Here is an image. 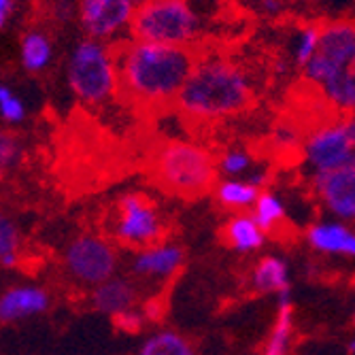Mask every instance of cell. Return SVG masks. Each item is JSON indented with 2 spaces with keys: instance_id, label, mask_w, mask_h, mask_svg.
Wrapping results in <instances>:
<instances>
[{
  "instance_id": "1",
  "label": "cell",
  "mask_w": 355,
  "mask_h": 355,
  "mask_svg": "<svg viewBox=\"0 0 355 355\" xmlns=\"http://www.w3.org/2000/svg\"><path fill=\"white\" fill-rule=\"evenodd\" d=\"M196 64L191 47L132 39L117 49L119 89L143 105L175 103Z\"/></svg>"
},
{
  "instance_id": "2",
  "label": "cell",
  "mask_w": 355,
  "mask_h": 355,
  "mask_svg": "<svg viewBox=\"0 0 355 355\" xmlns=\"http://www.w3.org/2000/svg\"><path fill=\"white\" fill-rule=\"evenodd\" d=\"M253 101V81L241 64L213 55L198 60L177 96V107L191 119L217 121L243 113Z\"/></svg>"
},
{
  "instance_id": "3",
  "label": "cell",
  "mask_w": 355,
  "mask_h": 355,
  "mask_svg": "<svg viewBox=\"0 0 355 355\" xmlns=\"http://www.w3.org/2000/svg\"><path fill=\"white\" fill-rule=\"evenodd\" d=\"M304 83L330 109L355 111V21L338 19L321 26L319 45L302 69Z\"/></svg>"
},
{
  "instance_id": "4",
  "label": "cell",
  "mask_w": 355,
  "mask_h": 355,
  "mask_svg": "<svg viewBox=\"0 0 355 355\" xmlns=\"http://www.w3.org/2000/svg\"><path fill=\"white\" fill-rule=\"evenodd\" d=\"M155 183L179 198H200L217 185V162L209 149L189 141L157 147L151 162Z\"/></svg>"
},
{
  "instance_id": "5",
  "label": "cell",
  "mask_w": 355,
  "mask_h": 355,
  "mask_svg": "<svg viewBox=\"0 0 355 355\" xmlns=\"http://www.w3.org/2000/svg\"><path fill=\"white\" fill-rule=\"evenodd\" d=\"M69 85L83 105L109 103L119 89L117 51L107 41L89 37L79 41L69 62Z\"/></svg>"
},
{
  "instance_id": "6",
  "label": "cell",
  "mask_w": 355,
  "mask_h": 355,
  "mask_svg": "<svg viewBox=\"0 0 355 355\" xmlns=\"http://www.w3.org/2000/svg\"><path fill=\"white\" fill-rule=\"evenodd\" d=\"M200 17L189 0H141L130 35L137 41L191 47L200 37Z\"/></svg>"
},
{
  "instance_id": "7",
  "label": "cell",
  "mask_w": 355,
  "mask_h": 355,
  "mask_svg": "<svg viewBox=\"0 0 355 355\" xmlns=\"http://www.w3.org/2000/svg\"><path fill=\"white\" fill-rule=\"evenodd\" d=\"M166 232L157 205L147 193H125L115 205V239L130 249H147L162 243Z\"/></svg>"
},
{
  "instance_id": "8",
  "label": "cell",
  "mask_w": 355,
  "mask_h": 355,
  "mask_svg": "<svg viewBox=\"0 0 355 355\" xmlns=\"http://www.w3.org/2000/svg\"><path fill=\"white\" fill-rule=\"evenodd\" d=\"M302 157L309 171L330 173L355 164V147L347 135L345 121H326L304 137Z\"/></svg>"
},
{
  "instance_id": "9",
  "label": "cell",
  "mask_w": 355,
  "mask_h": 355,
  "mask_svg": "<svg viewBox=\"0 0 355 355\" xmlns=\"http://www.w3.org/2000/svg\"><path fill=\"white\" fill-rule=\"evenodd\" d=\"M64 262H67L69 272L77 281L101 285L113 277L117 268V253L109 241L101 236L83 234L67 247Z\"/></svg>"
},
{
  "instance_id": "10",
  "label": "cell",
  "mask_w": 355,
  "mask_h": 355,
  "mask_svg": "<svg viewBox=\"0 0 355 355\" xmlns=\"http://www.w3.org/2000/svg\"><path fill=\"white\" fill-rule=\"evenodd\" d=\"M141 0H79V21L89 39L111 41L130 30Z\"/></svg>"
},
{
  "instance_id": "11",
  "label": "cell",
  "mask_w": 355,
  "mask_h": 355,
  "mask_svg": "<svg viewBox=\"0 0 355 355\" xmlns=\"http://www.w3.org/2000/svg\"><path fill=\"white\" fill-rule=\"evenodd\" d=\"M311 183L321 207L334 219L355 221V164L330 173H315Z\"/></svg>"
},
{
  "instance_id": "12",
  "label": "cell",
  "mask_w": 355,
  "mask_h": 355,
  "mask_svg": "<svg viewBox=\"0 0 355 355\" xmlns=\"http://www.w3.org/2000/svg\"><path fill=\"white\" fill-rule=\"evenodd\" d=\"M185 262V251L175 243H157L141 249L132 262L137 277L149 281H168L175 277Z\"/></svg>"
},
{
  "instance_id": "13",
  "label": "cell",
  "mask_w": 355,
  "mask_h": 355,
  "mask_svg": "<svg viewBox=\"0 0 355 355\" xmlns=\"http://www.w3.org/2000/svg\"><path fill=\"white\" fill-rule=\"evenodd\" d=\"M306 243L319 253L343 255L355 260V230L338 219L313 223L306 230Z\"/></svg>"
},
{
  "instance_id": "14",
  "label": "cell",
  "mask_w": 355,
  "mask_h": 355,
  "mask_svg": "<svg viewBox=\"0 0 355 355\" xmlns=\"http://www.w3.org/2000/svg\"><path fill=\"white\" fill-rule=\"evenodd\" d=\"M49 306V296L41 287H13L0 298V321L24 319L30 315L43 313Z\"/></svg>"
},
{
  "instance_id": "15",
  "label": "cell",
  "mask_w": 355,
  "mask_h": 355,
  "mask_svg": "<svg viewBox=\"0 0 355 355\" xmlns=\"http://www.w3.org/2000/svg\"><path fill=\"white\" fill-rule=\"evenodd\" d=\"M221 236L234 251H241V253L257 251L266 241V232L262 230V225L255 221L253 213H247V211L234 213L225 221Z\"/></svg>"
},
{
  "instance_id": "16",
  "label": "cell",
  "mask_w": 355,
  "mask_h": 355,
  "mask_svg": "<svg viewBox=\"0 0 355 355\" xmlns=\"http://www.w3.org/2000/svg\"><path fill=\"white\" fill-rule=\"evenodd\" d=\"M92 302L101 313L107 315H117L128 309H135L137 302V287L128 279H107L105 283L96 285Z\"/></svg>"
},
{
  "instance_id": "17",
  "label": "cell",
  "mask_w": 355,
  "mask_h": 355,
  "mask_svg": "<svg viewBox=\"0 0 355 355\" xmlns=\"http://www.w3.org/2000/svg\"><path fill=\"white\" fill-rule=\"evenodd\" d=\"M251 283L262 294H283L289 292V270L287 264L277 255H266L255 264L251 272Z\"/></svg>"
},
{
  "instance_id": "18",
  "label": "cell",
  "mask_w": 355,
  "mask_h": 355,
  "mask_svg": "<svg viewBox=\"0 0 355 355\" xmlns=\"http://www.w3.org/2000/svg\"><path fill=\"white\" fill-rule=\"evenodd\" d=\"M262 193L260 187H255L245 177L241 179H223L215 185V198L217 202L234 213H243L247 209H253L257 196Z\"/></svg>"
},
{
  "instance_id": "19",
  "label": "cell",
  "mask_w": 355,
  "mask_h": 355,
  "mask_svg": "<svg viewBox=\"0 0 355 355\" xmlns=\"http://www.w3.org/2000/svg\"><path fill=\"white\" fill-rule=\"evenodd\" d=\"M292 300H289V292L279 294V313L275 319L272 332L268 336L264 355H285L289 347V338H292Z\"/></svg>"
},
{
  "instance_id": "20",
  "label": "cell",
  "mask_w": 355,
  "mask_h": 355,
  "mask_svg": "<svg viewBox=\"0 0 355 355\" xmlns=\"http://www.w3.org/2000/svg\"><path fill=\"white\" fill-rule=\"evenodd\" d=\"M137 355H196L191 343L175 330H159L151 334Z\"/></svg>"
},
{
  "instance_id": "21",
  "label": "cell",
  "mask_w": 355,
  "mask_h": 355,
  "mask_svg": "<svg viewBox=\"0 0 355 355\" xmlns=\"http://www.w3.org/2000/svg\"><path fill=\"white\" fill-rule=\"evenodd\" d=\"M51 60V43L39 30H30L21 41V62L30 73L43 71Z\"/></svg>"
},
{
  "instance_id": "22",
  "label": "cell",
  "mask_w": 355,
  "mask_h": 355,
  "mask_svg": "<svg viewBox=\"0 0 355 355\" xmlns=\"http://www.w3.org/2000/svg\"><path fill=\"white\" fill-rule=\"evenodd\" d=\"M251 213H253L255 221L262 225V230L266 234L275 232L279 225L285 223V205L272 191H262L260 196H257Z\"/></svg>"
},
{
  "instance_id": "23",
  "label": "cell",
  "mask_w": 355,
  "mask_h": 355,
  "mask_svg": "<svg viewBox=\"0 0 355 355\" xmlns=\"http://www.w3.org/2000/svg\"><path fill=\"white\" fill-rule=\"evenodd\" d=\"M253 166V157L249 151L232 147L228 151H223L221 157L217 159V171L225 177V179H241L247 177L251 173Z\"/></svg>"
},
{
  "instance_id": "24",
  "label": "cell",
  "mask_w": 355,
  "mask_h": 355,
  "mask_svg": "<svg viewBox=\"0 0 355 355\" xmlns=\"http://www.w3.org/2000/svg\"><path fill=\"white\" fill-rule=\"evenodd\" d=\"M319 35H321V26H317V24H306V26H302L296 32L292 55H294V62H296V67L300 71L306 67V64L311 62V58L315 55L317 45H319Z\"/></svg>"
},
{
  "instance_id": "25",
  "label": "cell",
  "mask_w": 355,
  "mask_h": 355,
  "mask_svg": "<svg viewBox=\"0 0 355 355\" xmlns=\"http://www.w3.org/2000/svg\"><path fill=\"white\" fill-rule=\"evenodd\" d=\"M17 247H19L17 225L0 213V262L9 255H17Z\"/></svg>"
},
{
  "instance_id": "26",
  "label": "cell",
  "mask_w": 355,
  "mask_h": 355,
  "mask_svg": "<svg viewBox=\"0 0 355 355\" xmlns=\"http://www.w3.org/2000/svg\"><path fill=\"white\" fill-rule=\"evenodd\" d=\"M19 155H21V147L17 139L5 130H0V177L17 164Z\"/></svg>"
},
{
  "instance_id": "27",
  "label": "cell",
  "mask_w": 355,
  "mask_h": 355,
  "mask_svg": "<svg viewBox=\"0 0 355 355\" xmlns=\"http://www.w3.org/2000/svg\"><path fill=\"white\" fill-rule=\"evenodd\" d=\"M272 143L281 149H289V147H296L300 143V132L292 123H281L275 128L272 132Z\"/></svg>"
},
{
  "instance_id": "28",
  "label": "cell",
  "mask_w": 355,
  "mask_h": 355,
  "mask_svg": "<svg viewBox=\"0 0 355 355\" xmlns=\"http://www.w3.org/2000/svg\"><path fill=\"white\" fill-rule=\"evenodd\" d=\"M113 321H115V326H117L119 330L130 332V334L139 332V330L143 328V324H145L143 315H141V313H137L135 309H128V311H123V313L113 315Z\"/></svg>"
},
{
  "instance_id": "29",
  "label": "cell",
  "mask_w": 355,
  "mask_h": 355,
  "mask_svg": "<svg viewBox=\"0 0 355 355\" xmlns=\"http://www.w3.org/2000/svg\"><path fill=\"white\" fill-rule=\"evenodd\" d=\"M243 3L249 5L255 13L275 17V15H281L287 9L289 0H243Z\"/></svg>"
},
{
  "instance_id": "30",
  "label": "cell",
  "mask_w": 355,
  "mask_h": 355,
  "mask_svg": "<svg viewBox=\"0 0 355 355\" xmlns=\"http://www.w3.org/2000/svg\"><path fill=\"white\" fill-rule=\"evenodd\" d=\"M0 115H3L7 121L11 123H17L24 119L26 111H24V105L19 98H15V96H11V98H7L5 103H0Z\"/></svg>"
},
{
  "instance_id": "31",
  "label": "cell",
  "mask_w": 355,
  "mask_h": 355,
  "mask_svg": "<svg viewBox=\"0 0 355 355\" xmlns=\"http://www.w3.org/2000/svg\"><path fill=\"white\" fill-rule=\"evenodd\" d=\"M15 5H13V0H0V30H3L13 13Z\"/></svg>"
},
{
  "instance_id": "32",
  "label": "cell",
  "mask_w": 355,
  "mask_h": 355,
  "mask_svg": "<svg viewBox=\"0 0 355 355\" xmlns=\"http://www.w3.org/2000/svg\"><path fill=\"white\" fill-rule=\"evenodd\" d=\"M345 128H347V135H349V139H351V143L355 147V111L345 117Z\"/></svg>"
},
{
  "instance_id": "33",
  "label": "cell",
  "mask_w": 355,
  "mask_h": 355,
  "mask_svg": "<svg viewBox=\"0 0 355 355\" xmlns=\"http://www.w3.org/2000/svg\"><path fill=\"white\" fill-rule=\"evenodd\" d=\"M11 89L7 87V85H0V103H5L7 98H11Z\"/></svg>"
},
{
  "instance_id": "34",
  "label": "cell",
  "mask_w": 355,
  "mask_h": 355,
  "mask_svg": "<svg viewBox=\"0 0 355 355\" xmlns=\"http://www.w3.org/2000/svg\"><path fill=\"white\" fill-rule=\"evenodd\" d=\"M347 353H349V355H355V336L349 338V343H347Z\"/></svg>"
},
{
  "instance_id": "35",
  "label": "cell",
  "mask_w": 355,
  "mask_h": 355,
  "mask_svg": "<svg viewBox=\"0 0 355 355\" xmlns=\"http://www.w3.org/2000/svg\"><path fill=\"white\" fill-rule=\"evenodd\" d=\"M353 324H355V313H353Z\"/></svg>"
}]
</instances>
